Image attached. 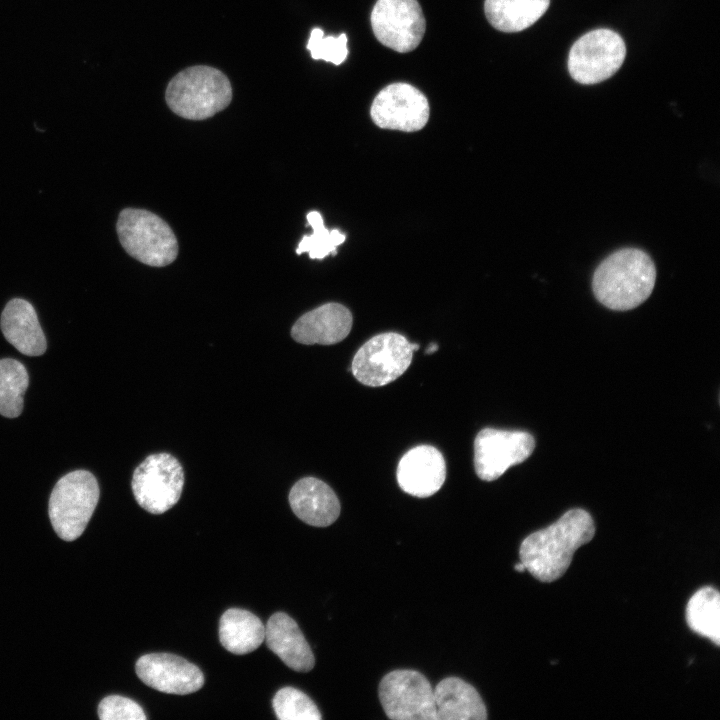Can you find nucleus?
Wrapping results in <instances>:
<instances>
[{
  "mask_svg": "<svg viewBox=\"0 0 720 720\" xmlns=\"http://www.w3.org/2000/svg\"><path fill=\"white\" fill-rule=\"evenodd\" d=\"M686 621L692 631L720 644V596L715 588L706 586L693 594L687 604Z\"/></svg>",
  "mask_w": 720,
  "mask_h": 720,
  "instance_id": "obj_22",
  "label": "nucleus"
},
{
  "mask_svg": "<svg viewBox=\"0 0 720 720\" xmlns=\"http://www.w3.org/2000/svg\"><path fill=\"white\" fill-rule=\"evenodd\" d=\"M370 21L378 41L400 53L417 48L426 29L417 0H377Z\"/></svg>",
  "mask_w": 720,
  "mask_h": 720,
  "instance_id": "obj_10",
  "label": "nucleus"
},
{
  "mask_svg": "<svg viewBox=\"0 0 720 720\" xmlns=\"http://www.w3.org/2000/svg\"><path fill=\"white\" fill-rule=\"evenodd\" d=\"M289 503L300 520L315 527L331 525L340 514V502L335 492L314 477L302 478L293 485Z\"/></svg>",
  "mask_w": 720,
  "mask_h": 720,
  "instance_id": "obj_16",
  "label": "nucleus"
},
{
  "mask_svg": "<svg viewBox=\"0 0 720 720\" xmlns=\"http://www.w3.org/2000/svg\"><path fill=\"white\" fill-rule=\"evenodd\" d=\"M6 340L27 356L42 355L47 348L43 330L32 304L21 298L10 300L1 314Z\"/></svg>",
  "mask_w": 720,
  "mask_h": 720,
  "instance_id": "obj_18",
  "label": "nucleus"
},
{
  "mask_svg": "<svg viewBox=\"0 0 720 720\" xmlns=\"http://www.w3.org/2000/svg\"><path fill=\"white\" fill-rule=\"evenodd\" d=\"M265 642L286 666L297 672L312 670L315 659L296 621L284 612L274 613L265 626Z\"/></svg>",
  "mask_w": 720,
  "mask_h": 720,
  "instance_id": "obj_17",
  "label": "nucleus"
},
{
  "mask_svg": "<svg viewBox=\"0 0 720 720\" xmlns=\"http://www.w3.org/2000/svg\"><path fill=\"white\" fill-rule=\"evenodd\" d=\"M98 716L101 720L146 719L144 710L137 702L120 695H109L103 698L98 705Z\"/></svg>",
  "mask_w": 720,
  "mask_h": 720,
  "instance_id": "obj_27",
  "label": "nucleus"
},
{
  "mask_svg": "<svg viewBox=\"0 0 720 720\" xmlns=\"http://www.w3.org/2000/svg\"><path fill=\"white\" fill-rule=\"evenodd\" d=\"M350 310L339 303H326L303 314L292 326V338L305 345H332L351 331Z\"/></svg>",
  "mask_w": 720,
  "mask_h": 720,
  "instance_id": "obj_15",
  "label": "nucleus"
},
{
  "mask_svg": "<svg viewBox=\"0 0 720 720\" xmlns=\"http://www.w3.org/2000/svg\"><path fill=\"white\" fill-rule=\"evenodd\" d=\"M514 569L518 572H524L526 570L524 564L521 561L515 564Z\"/></svg>",
  "mask_w": 720,
  "mask_h": 720,
  "instance_id": "obj_28",
  "label": "nucleus"
},
{
  "mask_svg": "<svg viewBox=\"0 0 720 720\" xmlns=\"http://www.w3.org/2000/svg\"><path fill=\"white\" fill-rule=\"evenodd\" d=\"M437 349H438V345L433 343L427 348L426 353H428V354L434 353Z\"/></svg>",
  "mask_w": 720,
  "mask_h": 720,
  "instance_id": "obj_29",
  "label": "nucleus"
},
{
  "mask_svg": "<svg viewBox=\"0 0 720 720\" xmlns=\"http://www.w3.org/2000/svg\"><path fill=\"white\" fill-rule=\"evenodd\" d=\"M594 534L591 515L583 509H571L522 541L520 561L537 580L553 582L562 577L576 550L591 541Z\"/></svg>",
  "mask_w": 720,
  "mask_h": 720,
  "instance_id": "obj_1",
  "label": "nucleus"
},
{
  "mask_svg": "<svg viewBox=\"0 0 720 720\" xmlns=\"http://www.w3.org/2000/svg\"><path fill=\"white\" fill-rule=\"evenodd\" d=\"M265 639V626L252 612L230 608L219 621V640L222 646L236 655L256 650Z\"/></svg>",
  "mask_w": 720,
  "mask_h": 720,
  "instance_id": "obj_20",
  "label": "nucleus"
},
{
  "mask_svg": "<svg viewBox=\"0 0 720 720\" xmlns=\"http://www.w3.org/2000/svg\"><path fill=\"white\" fill-rule=\"evenodd\" d=\"M413 352L412 343L403 335L381 333L369 339L356 352L351 371L366 386H384L408 369Z\"/></svg>",
  "mask_w": 720,
  "mask_h": 720,
  "instance_id": "obj_8",
  "label": "nucleus"
},
{
  "mask_svg": "<svg viewBox=\"0 0 720 720\" xmlns=\"http://www.w3.org/2000/svg\"><path fill=\"white\" fill-rule=\"evenodd\" d=\"M656 268L643 250L623 248L596 268L592 289L597 300L611 310L626 311L642 304L652 293Z\"/></svg>",
  "mask_w": 720,
  "mask_h": 720,
  "instance_id": "obj_2",
  "label": "nucleus"
},
{
  "mask_svg": "<svg viewBox=\"0 0 720 720\" xmlns=\"http://www.w3.org/2000/svg\"><path fill=\"white\" fill-rule=\"evenodd\" d=\"M169 108L189 120H204L225 109L232 100V87L220 70L197 65L174 76L165 92Z\"/></svg>",
  "mask_w": 720,
  "mask_h": 720,
  "instance_id": "obj_3",
  "label": "nucleus"
},
{
  "mask_svg": "<svg viewBox=\"0 0 720 720\" xmlns=\"http://www.w3.org/2000/svg\"><path fill=\"white\" fill-rule=\"evenodd\" d=\"M396 475L404 492L415 497H429L439 491L445 481V460L433 446H416L402 456Z\"/></svg>",
  "mask_w": 720,
  "mask_h": 720,
  "instance_id": "obj_14",
  "label": "nucleus"
},
{
  "mask_svg": "<svg viewBox=\"0 0 720 720\" xmlns=\"http://www.w3.org/2000/svg\"><path fill=\"white\" fill-rule=\"evenodd\" d=\"M131 486L135 500L144 510L162 514L172 508L181 496L183 467L169 453L151 454L134 470Z\"/></svg>",
  "mask_w": 720,
  "mask_h": 720,
  "instance_id": "obj_6",
  "label": "nucleus"
},
{
  "mask_svg": "<svg viewBox=\"0 0 720 720\" xmlns=\"http://www.w3.org/2000/svg\"><path fill=\"white\" fill-rule=\"evenodd\" d=\"M135 671L144 684L168 694H190L204 685V675L195 664L171 653L145 654Z\"/></svg>",
  "mask_w": 720,
  "mask_h": 720,
  "instance_id": "obj_13",
  "label": "nucleus"
},
{
  "mask_svg": "<svg viewBox=\"0 0 720 720\" xmlns=\"http://www.w3.org/2000/svg\"><path fill=\"white\" fill-rule=\"evenodd\" d=\"M437 720H485L487 710L477 690L458 677L441 680L433 689Z\"/></svg>",
  "mask_w": 720,
  "mask_h": 720,
  "instance_id": "obj_19",
  "label": "nucleus"
},
{
  "mask_svg": "<svg viewBox=\"0 0 720 720\" xmlns=\"http://www.w3.org/2000/svg\"><path fill=\"white\" fill-rule=\"evenodd\" d=\"M534 448V437L528 432L484 428L474 441L476 474L484 481L496 480L529 458Z\"/></svg>",
  "mask_w": 720,
  "mask_h": 720,
  "instance_id": "obj_11",
  "label": "nucleus"
},
{
  "mask_svg": "<svg viewBox=\"0 0 720 720\" xmlns=\"http://www.w3.org/2000/svg\"><path fill=\"white\" fill-rule=\"evenodd\" d=\"M626 46L622 37L609 29H596L581 36L568 56L570 76L590 85L612 77L622 66Z\"/></svg>",
  "mask_w": 720,
  "mask_h": 720,
  "instance_id": "obj_7",
  "label": "nucleus"
},
{
  "mask_svg": "<svg viewBox=\"0 0 720 720\" xmlns=\"http://www.w3.org/2000/svg\"><path fill=\"white\" fill-rule=\"evenodd\" d=\"M430 114L426 96L408 83H392L374 98L370 116L382 129L403 132L419 131L427 124Z\"/></svg>",
  "mask_w": 720,
  "mask_h": 720,
  "instance_id": "obj_12",
  "label": "nucleus"
},
{
  "mask_svg": "<svg viewBox=\"0 0 720 720\" xmlns=\"http://www.w3.org/2000/svg\"><path fill=\"white\" fill-rule=\"evenodd\" d=\"M95 476L86 470H75L55 484L49 499V518L55 533L64 541L82 535L99 500Z\"/></svg>",
  "mask_w": 720,
  "mask_h": 720,
  "instance_id": "obj_5",
  "label": "nucleus"
},
{
  "mask_svg": "<svg viewBox=\"0 0 720 720\" xmlns=\"http://www.w3.org/2000/svg\"><path fill=\"white\" fill-rule=\"evenodd\" d=\"M116 230L125 251L146 265L164 267L177 258L178 242L173 230L148 210L123 209Z\"/></svg>",
  "mask_w": 720,
  "mask_h": 720,
  "instance_id": "obj_4",
  "label": "nucleus"
},
{
  "mask_svg": "<svg viewBox=\"0 0 720 720\" xmlns=\"http://www.w3.org/2000/svg\"><path fill=\"white\" fill-rule=\"evenodd\" d=\"M306 218L313 233L301 239L296 253L300 255L307 252L311 259L319 260L329 254L336 255V248L345 241V235L337 229L328 230L324 225L322 215L317 211L309 212Z\"/></svg>",
  "mask_w": 720,
  "mask_h": 720,
  "instance_id": "obj_24",
  "label": "nucleus"
},
{
  "mask_svg": "<svg viewBox=\"0 0 720 720\" xmlns=\"http://www.w3.org/2000/svg\"><path fill=\"white\" fill-rule=\"evenodd\" d=\"M378 692L383 710L390 719L437 720L433 688L418 671L389 672L382 678Z\"/></svg>",
  "mask_w": 720,
  "mask_h": 720,
  "instance_id": "obj_9",
  "label": "nucleus"
},
{
  "mask_svg": "<svg viewBox=\"0 0 720 720\" xmlns=\"http://www.w3.org/2000/svg\"><path fill=\"white\" fill-rule=\"evenodd\" d=\"M272 706L279 720H320L316 704L301 690L294 687L279 689L272 700Z\"/></svg>",
  "mask_w": 720,
  "mask_h": 720,
  "instance_id": "obj_25",
  "label": "nucleus"
},
{
  "mask_svg": "<svg viewBox=\"0 0 720 720\" xmlns=\"http://www.w3.org/2000/svg\"><path fill=\"white\" fill-rule=\"evenodd\" d=\"M549 5L550 0H485L484 11L495 29L511 33L532 26Z\"/></svg>",
  "mask_w": 720,
  "mask_h": 720,
  "instance_id": "obj_21",
  "label": "nucleus"
},
{
  "mask_svg": "<svg viewBox=\"0 0 720 720\" xmlns=\"http://www.w3.org/2000/svg\"><path fill=\"white\" fill-rule=\"evenodd\" d=\"M306 48L310 51L313 59L340 65L348 55L347 36L342 33L338 37H324L322 29L314 28L310 33Z\"/></svg>",
  "mask_w": 720,
  "mask_h": 720,
  "instance_id": "obj_26",
  "label": "nucleus"
},
{
  "mask_svg": "<svg viewBox=\"0 0 720 720\" xmlns=\"http://www.w3.org/2000/svg\"><path fill=\"white\" fill-rule=\"evenodd\" d=\"M29 376L25 366L15 359L0 360V414L18 417L23 410V395Z\"/></svg>",
  "mask_w": 720,
  "mask_h": 720,
  "instance_id": "obj_23",
  "label": "nucleus"
}]
</instances>
